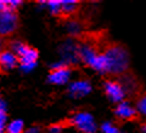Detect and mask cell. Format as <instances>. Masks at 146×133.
I'll list each match as a JSON object with an SVG mask.
<instances>
[{"label":"cell","instance_id":"6da1fadb","mask_svg":"<svg viewBox=\"0 0 146 133\" xmlns=\"http://www.w3.org/2000/svg\"><path fill=\"white\" fill-rule=\"evenodd\" d=\"M105 57L108 64V74L123 75L129 66V54L128 51L118 44H112L105 50Z\"/></svg>","mask_w":146,"mask_h":133},{"label":"cell","instance_id":"7a4b0ae2","mask_svg":"<svg viewBox=\"0 0 146 133\" xmlns=\"http://www.w3.org/2000/svg\"><path fill=\"white\" fill-rule=\"evenodd\" d=\"M11 50L20 58L21 64H36L38 52L34 48L27 46V45L20 43V41H15L11 45Z\"/></svg>","mask_w":146,"mask_h":133},{"label":"cell","instance_id":"3957f363","mask_svg":"<svg viewBox=\"0 0 146 133\" xmlns=\"http://www.w3.org/2000/svg\"><path fill=\"white\" fill-rule=\"evenodd\" d=\"M60 54L61 61H63L66 64H74L78 61H80L79 57V45L73 40H67L60 46Z\"/></svg>","mask_w":146,"mask_h":133},{"label":"cell","instance_id":"277c9868","mask_svg":"<svg viewBox=\"0 0 146 133\" xmlns=\"http://www.w3.org/2000/svg\"><path fill=\"white\" fill-rule=\"evenodd\" d=\"M72 125L82 132V133H95L96 123L94 117L88 113H78L72 117Z\"/></svg>","mask_w":146,"mask_h":133},{"label":"cell","instance_id":"5b68a950","mask_svg":"<svg viewBox=\"0 0 146 133\" xmlns=\"http://www.w3.org/2000/svg\"><path fill=\"white\" fill-rule=\"evenodd\" d=\"M17 28V16L13 11L0 12V36L12 34Z\"/></svg>","mask_w":146,"mask_h":133},{"label":"cell","instance_id":"8992f818","mask_svg":"<svg viewBox=\"0 0 146 133\" xmlns=\"http://www.w3.org/2000/svg\"><path fill=\"white\" fill-rule=\"evenodd\" d=\"M105 92L108 96V98L112 100V102H122L123 98L125 96L124 88L122 87L121 82L117 81H106L105 82Z\"/></svg>","mask_w":146,"mask_h":133},{"label":"cell","instance_id":"52a82bcc","mask_svg":"<svg viewBox=\"0 0 146 133\" xmlns=\"http://www.w3.org/2000/svg\"><path fill=\"white\" fill-rule=\"evenodd\" d=\"M91 91V85L85 80H79L72 82L68 87V93L72 98H82L90 93Z\"/></svg>","mask_w":146,"mask_h":133},{"label":"cell","instance_id":"ba28073f","mask_svg":"<svg viewBox=\"0 0 146 133\" xmlns=\"http://www.w3.org/2000/svg\"><path fill=\"white\" fill-rule=\"evenodd\" d=\"M121 85L124 88V92L128 94H135L140 90V84L138 79L131 74H123Z\"/></svg>","mask_w":146,"mask_h":133},{"label":"cell","instance_id":"9c48e42d","mask_svg":"<svg viewBox=\"0 0 146 133\" xmlns=\"http://www.w3.org/2000/svg\"><path fill=\"white\" fill-rule=\"evenodd\" d=\"M70 79H71V70L68 67L63 68V69L52 70L48 76L49 82H51L54 85H63L68 82Z\"/></svg>","mask_w":146,"mask_h":133},{"label":"cell","instance_id":"30bf717a","mask_svg":"<svg viewBox=\"0 0 146 133\" xmlns=\"http://www.w3.org/2000/svg\"><path fill=\"white\" fill-rule=\"evenodd\" d=\"M115 113L118 117L122 119V120H135L136 116H138L136 110L127 102H122V103L118 104Z\"/></svg>","mask_w":146,"mask_h":133},{"label":"cell","instance_id":"8fae6325","mask_svg":"<svg viewBox=\"0 0 146 133\" xmlns=\"http://www.w3.org/2000/svg\"><path fill=\"white\" fill-rule=\"evenodd\" d=\"M18 63V57L12 51L0 52V68L4 70L13 69Z\"/></svg>","mask_w":146,"mask_h":133},{"label":"cell","instance_id":"7c38bea8","mask_svg":"<svg viewBox=\"0 0 146 133\" xmlns=\"http://www.w3.org/2000/svg\"><path fill=\"white\" fill-rule=\"evenodd\" d=\"M22 5L21 0H0V12L15 11Z\"/></svg>","mask_w":146,"mask_h":133},{"label":"cell","instance_id":"4fadbf2b","mask_svg":"<svg viewBox=\"0 0 146 133\" xmlns=\"http://www.w3.org/2000/svg\"><path fill=\"white\" fill-rule=\"evenodd\" d=\"M62 3V15L70 16L74 13L78 9V3L74 0H61Z\"/></svg>","mask_w":146,"mask_h":133},{"label":"cell","instance_id":"5bb4252c","mask_svg":"<svg viewBox=\"0 0 146 133\" xmlns=\"http://www.w3.org/2000/svg\"><path fill=\"white\" fill-rule=\"evenodd\" d=\"M66 30L68 31V34L77 36L82 33L83 26H82L80 22H78V21H68L66 23Z\"/></svg>","mask_w":146,"mask_h":133},{"label":"cell","instance_id":"9a60e30c","mask_svg":"<svg viewBox=\"0 0 146 133\" xmlns=\"http://www.w3.org/2000/svg\"><path fill=\"white\" fill-rule=\"evenodd\" d=\"M6 133H25V125L21 120H13L7 125Z\"/></svg>","mask_w":146,"mask_h":133},{"label":"cell","instance_id":"2e32d148","mask_svg":"<svg viewBox=\"0 0 146 133\" xmlns=\"http://www.w3.org/2000/svg\"><path fill=\"white\" fill-rule=\"evenodd\" d=\"M46 9L55 16L62 15V3L57 1V0H51V1H46Z\"/></svg>","mask_w":146,"mask_h":133},{"label":"cell","instance_id":"e0dca14e","mask_svg":"<svg viewBox=\"0 0 146 133\" xmlns=\"http://www.w3.org/2000/svg\"><path fill=\"white\" fill-rule=\"evenodd\" d=\"M136 107H138L139 113H141L143 115L146 116V92L143 93L138 99V103H136Z\"/></svg>","mask_w":146,"mask_h":133},{"label":"cell","instance_id":"ac0fdd59","mask_svg":"<svg viewBox=\"0 0 146 133\" xmlns=\"http://www.w3.org/2000/svg\"><path fill=\"white\" fill-rule=\"evenodd\" d=\"M101 131H102V133H119L118 128L115 127L112 123H110V122L104 123V125L101 126Z\"/></svg>","mask_w":146,"mask_h":133},{"label":"cell","instance_id":"d6986e66","mask_svg":"<svg viewBox=\"0 0 146 133\" xmlns=\"http://www.w3.org/2000/svg\"><path fill=\"white\" fill-rule=\"evenodd\" d=\"M63 130V126L61 123H55L49 127V133H61Z\"/></svg>","mask_w":146,"mask_h":133},{"label":"cell","instance_id":"ffe728a7","mask_svg":"<svg viewBox=\"0 0 146 133\" xmlns=\"http://www.w3.org/2000/svg\"><path fill=\"white\" fill-rule=\"evenodd\" d=\"M68 66L63 62V61H58V62H55L51 64V69L52 70H58V69H63V68H67Z\"/></svg>","mask_w":146,"mask_h":133},{"label":"cell","instance_id":"44dd1931","mask_svg":"<svg viewBox=\"0 0 146 133\" xmlns=\"http://www.w3.org/2000/svg\"><path fill=\"white\" fill-rule=\"evenodd\" d=\"M0 119H6V104L0 98Z\"/></svg>","mask_w":146,"mask_h":133},{"label":"cell","instance_id":"7402d4cb","mask_svg":"<svg viewBox=\"0 0 146 133\" xmlns=\"http://www.w3.org/2000/svg\"><path fill=\"white\" fill-rule=\"evenodd\" d=\"M35 68V64H21V70L25 73H29Z\"/></svg>","mask_w":146,"mask_h":133},{"label":"cell","instance_id":"603a6c76","mask_svg":"<svg viewBox=\"0 0 146 133\" xmlns=\"http://www.w3.org/2000/svg\"><path fill=\"white\" fill-rule=\"evenodd\" d=\"M39 132H40V130L38 127H29L28 130L25 131V133H39Z\"/></svg>","mask_w":146,"mask_h":133},{"label":"cell","instance_id":"cb8c5ba5","mask_svg":"<svg viewBox=\"0 0 146 133\" xmlns=\"http://www.w3.org/2000/svg\"><path fill=\"white\" fill-rule=\"evenodd\" d=\"M5 121L6 119H0V133H3L4 127H5Z\"/></svg>","mask_w":146,"mask_h":133},{"label":"cell","instance_id":"d4e9b609","mask_svg":"<svg viewBox=\"0 0 146 133\" xmlns=\"http://www.w3.org/2000/svg\"><path fill=\"white\" fill-rule=\"evenodd\" d=\"M143 132H144V133H146V123H145L144 127H143Z\"/></svg>","mask_w":146,"mask_h":133},{"label":"cell","instance_id":"484cf974","mask_svg":"<svg viewBox=\"0 0 146 133\" xmlns=\"http://www.w3.org/2000/svg\"><path fill=\"white\" fill-rule=\"evenodd\" d=\"M1 47H3V41H1V39H0V50H1Z\"/></svg>","mask_w":146,"mask_h":133}]
</instances>
